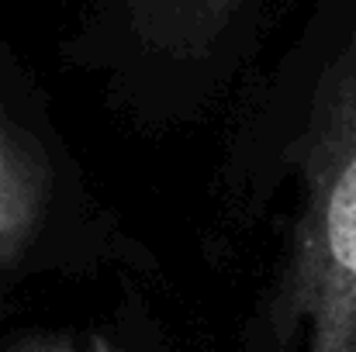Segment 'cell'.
<instances>
[{
  "mask_svg": "<svg viewBox=\"0 0 356 352\" xmlns=\"http://www.w3.org/2000/svg\"><path fill=\"white\" fill-rule=\"evenodd\" d=\"M215 197L270 242L242 352H356V0H322L242 101Z\"/></svg>",
  "mask_w": 356,
  "mask_h": 352,
  "instance_id": "1",
  "label": "cell"
},
{
  "mask_svg": "<svg viewBox=\"0 0 356 352\" xmlns=\"http://www.w3.org/2000/svg\"><path fill=\"white\" fill-rule=\"evenodd\" d=\"M270 0H90L80 62L135 131L218 115L245 76Z\"/></svg>",
  "mask_w": 356,
  "mask_h": 352,
  "instance_id": "2",
  "label": "cell"
},
{
  "mask_svg": "<svg viewBox=\"0 0 356 352\" xmlns=\"http://www.w3.org/2000/svg\"><path fill=\"white\" fill-rule=\"evenodd\" d=\"M17 352H170V346L159 321L135 301L101 321H90V328L56 332Z\"/></svg>",
  "mask_w": 356,
  "mask_h": 352,
  "instance_id": "3",
  "label": "cell"
}]
</instances>
